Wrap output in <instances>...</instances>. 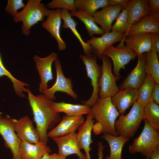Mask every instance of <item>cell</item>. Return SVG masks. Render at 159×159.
<instances>
[{
  "instance_id": "obj_1",
  "label": "cell",
  "mask_w": 159,
  "mask_h": 159,
  "mask_svg": "<svg viewBox=\"0 0 159 159\" xmlns=\"http://www.w3.org/2000/svg\"><path fill=\"white\" fill-rule=\"evenodd\" d=\"M28 99L34 115V121L40 136V140L47 144L48 140L47 130L60 122V115L52 109L53 100L43 93L35 96L29 88L26 89Z\"/></svg>"
},
{
  "instance_id": "obj_2",
  "label": "cell",
  "mask_w": 159,
  "mask_h": 159,
  "mask_svg": "<svg viewBox=\"0 0 159 159\" xmlns=\"http://www.w3.org/2000/svg\"><path fill=\"white\" fill-rule=\"evenodd\" d=\"M91 112L100 126L102 132L114 136H117L115 123L120 115L112 104L111 97L99 98L91 108Z\"/></svg>"
},
{
  "instance_id": "obj_3",
  "label": "cell",
  "mask_w": 159,
  "mask_h": 159,
  "mask_svg": "<svg viewBox=\"0 0 159 159\" xmlns=\"http://www.w3.org/2000/svg\"><path fill=\"white\" fill-rule=\"evenodd\" d=\"M144 120L143 130L138 138L134 139L133 143L129 146V150L132 154L139 152L146 159H150L153 152L159 146V130Z\"/></svg>"
},
{
  "instance_id": "obj_4",
  "label": "cell",
  "mask_w": 159,
  "mask_h": 159,
  "mask_svg": "<svg viewBox=\"0 0 159 159\" xmlns=\"http://www.w3.org/2000/svg\"><path fill=\"white\" fill-rule=\"evenodd\" d=\"M41 0H29L23 9L14 17L15 22L21 21V30L26 36L30 33V29L34 25L43 21L49 12L48 9Z\"/></svg>"
},
{
  "instance_id": "obj_5",
  "label": "cell",
  "mask_w": 159,
  "mask_h": 159,
  "mask_svg": "<svg viewBox=\"0 0 159 159\" xmlns=\"http://www.w3.org/2000/svg\"><path fill=\"white\" fill-rule=\"evenodd\" d=\"M144 119V107L136 101L127 114L120 115L116 120L115 128L117 136L132 137Z\"/></svg>"
},
{
  "instance_id": "obj_6",
  "label": "cell",
  "mask_w": 159,
  "mask_h": 159,
  "mask_svg": "<svg viewBox=\"0 0 159 159\" xmlns=\"http://www.w3.org/2000/svg\"><path fill=\"white\" fill-rule=\"evenodd\" d=\"M103 62L98 80L99 87L98 95L100 99L114 96L119 90L116 81L121 77L115 76L112 71V64L109 57L103 54Z\"/></svg>"
},
{
  "instance_id": "obj_7",
  "label": "cell",
  "mask_w": 159,
  "mask_h": 159,
  "mask_svg": "<svg viewBox=\"0 0 159 159\" xmlns=\"http://www.w3.org/2000/svg\"><path fill=\"white\" fill-rule=\"evenodd\" d=\"M2 114L0 112V134L5 142V145L11 151L12 159H21L19 146L21 140L14 131V119L9 115L3 117Z\"/></svg>"
},
{
  "instance_id": "obj_8",
  "label": "cell",
  "mask_w": 159,
  "mask_h": 159,
  "mask_svg": "<svg viewBox=\"0 0 159 159\" xmlns=\"http://www.w3.org/2000/svg\"><path fill=\"white\" fill-rule=\"evenodd\" d=\"M79 57L85 65L87 76L91 79L93 89L90 98L87 100L83 101L82 103L83 105L91 107L99 98L98 80L102 66L97 64V57L92 54L89 56L81 54Z\"/></svg>"
},
{
  "instance_id": "obj_9",
  "label": "cell",
  "mask_w": 159,
  "mask_h": 159,
  "mask_svg": "<svg viewBox=\"0 0 159 159\" xmlns=\"http://www.w3.org/2000/svg\"><path fill=\"white\" fill-rule=\"evenodd\" d=\"M103 54L111 59L114 66L113 74L117 77L120 76V69L125 70V66L138 56L135 53L124 45L115 47L111 45L104 51Z\"/></svg>"
},
{
  "instance_id": "obj_10",
  "label": "cell",
  "mask_w": 159,
  "mask_h": 159,
  "mask_svg": "<svg viewBox=\"0 0 159 159\" xmlns=\"http://www.w3.org/2000/svg\"><path fill=\"white\" fill-rule=\"evenodd\" d=\"M54 63L57 73L55 83L52 87L47 89L43 93L52 100L55 99L54 94L57 91L65 92L74 99H77V95L72 89L73 87L72 80L70 78H67L64 76L60 61L57 58L54 61Z\"/></svg>"
},
{
  "instance_id": "obj_11",
  "label": "cell",
  "mask_w": 159,
  "mask_h": 159,
  "mask_svg": "<svg viewBox=\"0 0 159 159\" xmlns=\"http://www.w3.org/2000/svg\"><path fill=\"white\" fill-rule=\"evenodd\" d=\"M125 34L114 32L106 33L99 37H92L85 42L91 48L92 54L101 59L104 51L116 42L122 41Z\"/></svg>"
},
{
  "instance_id": "obj_12",
  "label": "cell",
  "mask_w": 159,
  "mask_h": 159,
  "mask_svg": "<svg viewBox=\"0 0 159 159\" xmlns=\"http://www.w3.org/2000/svg\"><path fill=\"white\" fill-rule=\"evenodd\" d=\"M57 58V54L54 52L51 53L47 57L43 58L37 55L34 56L33 59L41 79L39 89L41 92L43 93L47 89L48 82L54 79L52 64Z\"/></svg>"
},
{
  "instance_id": "obj_13",
  "label": "cell",
  "mask_w": 159,
  "mask_h": 159,
  "mask_svg": "<svg viewBox=\"0 0 159 159\" xmlns=\"http://www.w3.org/2000/svg\"><path fill=\"white\" fill-rule=\"evenodd\" d=\"M53 139L58 146L59 155L66 158L70 155L75 154L78 157L77 159H87L85 154L81 152L79 147L75 131Z\"/></svg>"
},
{
  "instance_id": "obj_14",
  "label": "cell",
  "mask_w": 159,
  "mask_h": 159,
  "mask_svg": "<svg viewBox=\"0 0 159 159\" xmlns=\"http://www.w3.org/2000/svg\"><path fill=\"white\" fill-rule=\"evenodd\" d=\"M61 10L60 9L49 10L47 19L42 24L43 27L56 40L60 51L64 50L67 47L66 43L61 38L60 34L62 20L60 14Z\"/></svg>"
},
{
  "instance_id": "obj_15",
  "label": "cell",
  "mask_w": 159,
  "mask_h": 159,
  "mask_svg": "<svg viewBox=\"0 0 159 159\" xmlns=\"http://www.w3.org/2000/svg\"><path fill=\"white\" fill-rule=\"evenodd\" d=\"M14 130L21 140L35 144L40 139L38 130L33 125V122L28 116H24L18 120L14 119Z\"/></svg>"
},
{
  "instance_id": "obj_16",
  "label": "cell",
  "mask_w": 159,
  "mask_h": 159,
  "mask_svg": "<svg viewBox=\"0 0 159 159\" xmlns=\"http://www.w3.org/2000/svg\"><path fill=\"white\" fill-rule=\"evenodd\" d=\"M148 33L159 34V11L151 12L150 14L131 25L126 36Z\"/></svg>"
},
{
  "instance_id": "obj_17",
  "label": "cell",
  "mask_w": 159,
  "mask_h": 159,
  "mask_svg": "<svg viewBox=\"0 0 159 159\" xmlns=\"http://www.w3.org/2000/svg\"><path fill=\"white\" fill-rule=\"evenodd\" d=\"M145 53L138 56L136 66L120 84L119 87L120 90H122L129 87L138 89L146 75L145 69Z\"/></svg>"
},
{
  "instance_id": "obj_18",
  "label": "cell",
  "mask_w": 159,
  "mask_h": 159,
  "mask_svg": "<svg viewBox=\"0 0 159 159\" xmlns=\"http://www.w3.org/2000/svg\"><path fill=\"white\" fill-rule=\"evenodd\" d=\"M90 111L88 114L84 122L78 128L76 133L77 139L79 147L80 150H84L87 159H91L90 151L92 150L90 144L93 143L91 135L92 130L94 125L95 120Z\"/></svg>"
},
{
  "instance_id": "obj_19",
  "label": "cell",
  "mask_w": 159,
  "mask_h": 159,
  "mask_svg": "<svg viewBox=\"0 0 159 159\" xmlns=\"http://www.w3.org/2000/svg\"><path fill=\"white\" fill-rule=\"evenodd\" d=\"M85 121V118L82 116L69 117L64 115L58 125L48 133V137L53 139L76 131Z\"/></svg>"
},
{
  "instance_id": "obj_20",
  "label": "cell",
  "mask_w": 159,
  "mask_h": 159,
  "mask_svg": "<svg viewBox=\"0 0 159 159\" xmlns=\"http://www.w3.org/2000/svg\"><path fill=\"white\" fill-rule=\"evenodd\" d=\"M123 8L120 5L108 6L93 15L96 23L99 24L105 32H110L113 21L117 18Z\"/></svg>"
},
{
  "instance_id": "obj_21",
  "label": "cell",
  "mask_w": 159,
  "mask_h": 159,
  "mask_svg": "<svg viewBox=\"0 0 159 159\" xmlns=\"http://www.w3.org/2000/svg\"><path fill=\"white\" fill-rule=\"evenodd\" d=\"M124 8L127 10V20L130 26L137 23L151 13L148 0H129Z\"/></svg>"
},
{
  "instance_id": "obj_22",
  "label": "cell",
  "mask_w": 159,
  "mask_h": 159,
  "mask_svg": "<svg viewBox=\"0 0 159 159\" xmlns=\"http://www.w3.org/2000/svg\"><path fill=\"white\" fill-rule=\"evenodd\" d=\"M151 33L142 34L130 37H125L122 42L131 51L138 56L147 52L152 49Z\"/></svg>"
},
{
  "instance_id": "obj_23",
  "label": "cell",
  "mask_w": 159,
  "mask_h": 159,
  "mask_svg": "<svg viewBox=\"0 0 159 159\" xmlns=\"http://www.w3.org/2000/svg\"><path fill=\"white\" fill-rule=\"evenodd\" d=\"M138 89L129 87L120 90L111 97V102L120 115H124L126 110L136 101Z\"/></svg>"
},
{
  "instance_id": "obj_24",
  "label": "cell",
  "mask_w": 159,
  "mask_h": 159,
  "mask_svg": "<svg viewBox=\"0 0 159 159\" xmlns=\"http://www.w3.org/2000/svg\"><path fill=\"white\" fill-rule=\"evenodd\" d=\"M50 148L39 140L35 144L21 140L19 146L21 159H41L46 153L49 154Z\"/></svg>"
},
{
  "instance_id": "obj_25",
  "label": "cell",
  "mask_w": 159,
  "mask_h": 159,
  "mask_svg": "<svg viewBox=\"0 0 159 159\" xmlns=\"http://www.w3.org/2000/svg\"><path fill=\"white\" fill-rule=\"evenodd\" d=\"M52 107L56 112L64 113L69 117H80L83 114H89L91 111V107L84 105L72 104L63 102H52Z\"/></svg>"
},
{
  "instance_id": "obj_26",
  "label": "cell",
  "mask_w": 159,
  "mask_h": 159,
  "mask_svg": "<svg viewBox=\"0 0 159 159\" xmlns=\"http://www.w3.org/2000/svg\"><path fill=\"white\" fill-rule=\"evenodd\" d=\"M62 19L63 21L62 27L64 29H69L78 39L83 48L85 55L92 54V49L90 46L85 42L77 31L76 26L78 23L72 17L68 10L61 9L60 12Z\"/></svg>"
},
{
  "instance_id": "obj_27",
  "label": "cell",
  "mask_w": 159,
  "mask_h": 159,
  "mask_svg": "<svg viewBox=\"0 0 159 159\" xmlns=\"http://www.w3.org/2000/svg\"><path fill=\"white\" fill-rule=\"evenodd\" d=\"M108 143L110 154L105 159H122V153L123 146L130 139L121 136H114L104 133L102 136Z\"/></svg>"
},
{
  "instance_id": "obj_28",
  "label": "cell",
  "mask_w": 159,
  "mask_h": 159,
  "mask_svg": "<svg viewBox=\"0 0 159 159\" xmlns=\"http://www.w3.org/2000/svg\"><path fill=\"white\" fill-rule=\"evenodd\" d=\"M155 83L152 76L147 74L143 83L138 89L136 101L144 107L151 98Z\"/></svg>"
},
{
  "instance_id": "obj_29",
  "label": "cell",
  "mask_w": 159,
  "mask_h": 159,
  "mask_svg": "<svg viewBox=\"0 0 159 159\" xmlns=\"http://www.w3.org/2000/svg\"><path fill=\"white\" fill-rule=\"evenodd\" d=\"M70 13L72 17L78 18L84 24L90 37H92L94 35H102L105 33L96 24L93 15L81 10Z\"/></svg>"
},
{
  "instance_id": "obj_30",
  "label": "cell",
  "mask_w": 159,
  "mask_h": 159,
  "mask_svg": "<svg viewBox=\"0 0 159 159\" xmlns=\"http://www.w3.org/2000/svg\"><path fill=\"white\" fill-rule=\"evenodd\" d=\"M145 69L146 74L151 75L156 83L159 84V62L158 54L153 48L145 53Z\"/></svg>"
},
{
  "instance_id": "obj_31",
  "label": "cell",
  "mask_w": 159,
  "mask_h": 159,
  "mask_svg": "<svg viewBox=\"0 0 159 159\" xmlns=\"http://www.w3.org/2000/svg\"><path fill=\"white\" fill-rule=\"evenodd\" d=\"M77 10H81L93 15L100 8L109 6L108 0H74Z\"/></svg>"
},
{
  "instance_id": "obj_32",
  "label": "cell",
  "mask_w": 159,
  "mask_h": 159,
  "mask_svg": "<svg viewBox=\"0 0 159 159\" xmlns=\"http://www.w3.org/2000/svg\"><path fill=\"white\" fill-rule=\"evenodd\" d=\"M144 118L153 127L159 130V106L151 98L144 107Z\"/></svg>"
},
{
  "instance_id": "obj_33",
  "label": "cell",
  "mask_w": 159,
  "mask_h": 159,
  "mask_svg": "<svg viewBox=\"0 0 159 159\" xmlns=\"http://www.w3.org/2000/svg\"><path fill=\"white\" fill-rule=\"evenodd\" d=\"M5 76H7L12 82L15 93L19 97H25L23 93V92H26L25 86H28L29 85L16 79L6 69L3 64L0 52V77Z\"/></svg>"
},
{
  "instance_id": "obj_34",
  "label": "cell",
  "mask_w": 159,
  "mask_h": 159,
  "mask_svg": "<svg viewBox=\"0 0 159 159\" xmlns=\"http://www.w3.org/2000/svg\"><path fill=\"white\" fill-rule=\"evenodd\" d=\"M127 16V10L123 8L122 12L116 18V22L112 26V32L125 34L126 36L130 26L128 21Z\"/></svg>"
},
{
  "instance_id": "obj_35",
  "label": "cell",
  "mask_w": 159,
  "mask_h": 159,
  "mask_svg": "<svg viewBox=\"0 0 159 159\" xmlns=\"http://www.w3.org/2000/svg\"><path fill=\"white\" fill-rule=\"evenodd\" d=\"M48 9H65L74 12L76 11L74 5V0H53L46 6Z\"/></svg>"
},
{
  "instance_id": "obj_36",
  "label": "cell",
  "mask_w": 159,
  "mask_h": 159,
  "mask_svg": "<svg viewBox=\"0 0 159 159\" xmlns=\"http://www.w3.org/2000/svg\"><path fill=\"white\" fill-rule=\"evenodd\" d=\"M25 6L22 0H8L5 10L14 17L18 13V10Z\"/></svg>"
},
{
  "instance_id": "obj_37",
  "label": "cell",
  "mask_w": 159,
  "mask_h": 159,
  "mask_svg": "<svg viewBox=\"0 0 159 159\" xmlns=\"http://www.w3.org/2000/svg\"><path fill=\"white\" fill-rule=\"evenodd\" d=\"M151 43L152 48L156 51L158 54L159 53V34H151Z\"/></svg>"
},
{
  "instance_id": "obj_38",
  "label": "cell",
  "mask_w": 159,
  "mask_h": 159,
  "mask_svg": "<svg viewBox=\"0 0 159 159\" xmlns=\"http://www.w3.org/2000/svg\"><path fill=\"white\" fill-rule=\"evenodd\" d=\"M151 98L154 102L159 105V84L155 83Z\"/></svg>"
},
{
  "instance_id": "obj_39",
  "label": "cell",
  "mask_w": 159,
  "mask_h": 159,
  "mask_svg": "<svg viewBox=\"0 0 159 159\" xmlns=\"http://www.w3.org/2000/svg\"><path fill=\"white\" fill-rule=\"evenodd\" d=\"M151 12L159 11V0H148Z\"/></svg>"
},
{
  "instance_id": "obj_40",
  "label": "cell",
  "mask_w": 159,
  "mask_h": 159,
  "mask_svg": "<svg viewBox=\"0 0 159 159\" xmlns=\"http://www.w3.org/2000/svg\"><path fill=\"white\" fill-rule=\"evenodd\" d=\"M129 0H108L109 6L120 5L124 8Z\"/></svg>"
},
{
  "instance_id": "obj_41",
  "label": "cell",
  "mask_w": 159,
  "mask_h": 159,
  "mask_svg": "<svg viewBox=\"0 0 159 159\" xmlns=\"http://www.w3.org/2000/svg\"><path fill=\"white\" fill-rule=\"evenodd\" d=\"M98 159H103L104 157L103 150L106 146L105 145H104L101 141H98Z\"/></svg>"
},
{
  "instance_id": "obj_42",
  "label": "cell",
  "mask_w": 159,
  "mask_h": 159,
  "mask_svg": "<svg viewBox=\"0 0 159 159\" xmlns=\"http://www.w3.org/2000/svg\"><path fill=\"white\" fill-rule=\"evenodd\" d=\"M150 159H159V146L153 152Z\"/></svg>"
},
{
  "instance_id": "obj_43",
  "label": "cell",
  "mask_w": 159,
  "mask_h": 159,
  "mask_svg": "<svg viewBox=\"0 0 159 159\" xmlns=\"http://www.w3.org/2000/svg\"><path fill=\"white\" fill-rule=\"evenodd\" d=\"M49 159H66V158L56 153L49 155Z\"/></svg>"
},
{
  "instance_id": "obj_44",
  "label": "cell",
  "mask_w": 159,
  "mask_h": 159,
  "mask_svg": "<svg viewBox=\"0 0 159 159\" xmlns=\"http://www.w3.org/2000/svg\"><path fill=\"white\" fill-rule=\"evenodd\" d=\"M49 154L48 153H45L41 159H49Z\"/></svg>"
}]
</instances>
